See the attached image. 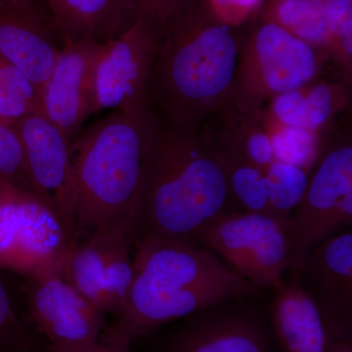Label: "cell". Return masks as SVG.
I'll return each mask as SVG.
<instances>
[{"label": "cell", "instance_id": "obj_1", "mask_svg": "<svg viewBox=\"0 0 352 352\" xmlns=\"http://www.w3.org/2000/svg\"><path fill=\"white\" fill-rule=\"evenodd\" d=\"M233 210H240L229 190L226 157L212 136L203 129L163 124L146 161L132 244L142 237L196 241L212 219Z\"/></svg>", "mask_w": 352, "mask_h": 352}, {"label": "cell", "instance_id": "obj_2", "mask_svg": "<svg viewBox=\"0 0 352 352\" xmlns=\"http://www.w3.org/2000/svg\"><path fill=\"white\" fill-rule=\"evenodd\" d=\"M133 280L126 307L104 333L133 340L177 319L261 288L240 276L196 241L142 237L134 241Z\"/></svg>", "mask_w": 352, "mask_h": 352}, {"label": "cell", "instance_id": "obj_3", "mask_svg": "<svg viewBox=\"0 0 352 352\" xmlns=\"http://www.w3.org/2000/svg\"><path fill=\"white\" fill-rule=\"evenodd\" d=\"M195 0L163 32L149 102L164 126L201 129L234 98L242 39Z\"/></svg>", "mask_w": 352, "mask_h": 352}, {"label": "cell", "instance_id": "obj_4", "mask_svg": "<svg viewBox=\"0 0 352 352\" xmlns=\"http://www.w3.org/2000/svg\"><path fill=\"white\" fill-rule=\"evenodd\" d=\"M162 126L152 108L113 111L72 142L74 244L98 233L131 238L146 161Z\"/></svg>", "mask_w": 352, "mask_h": 352}, {"label": "cell", "instance_id": "obj_5", "mask_svg": "<svg viewBox=\"0 0 352 352\" xmlns=\"http://www.w3.org/2000/svg\"><path fill=\"white\" fill-rule=\"evenodd\" d=\"M322 56L279 25L259 20L242 39L233 102L261 111L278 95L314 82Z\"/></svg>", "mask_w": 352, "mask_h": 352}, {"label": "cell", "instance_id": "obj_6", "mask_svg": "<svg viewBox=\"0 0 352 352\" xmlns=\"http://www.w3.org/2000/svg\"><path fill=\"white\" fill-rule=\"evenodd\" d=\"M73 239L38 197L0 179V267L30 278L62 272Z\"/></svg>", "mask_w": 352, "mask_h": 352}, {"label": "cell", "instance_id": "obj_7", "mask_svg": "<svg viewBox=\"0 0 352 352\" xmlns=\"http://www.w3.org/2000/svg\"><path fill=\"white\" fill-rule=\"evenodd\" d=\"M351 226L352 144L346 138L324 148L302 200L288 220L291 276L310 250Z\"/></svg>", "mask_w": 352, "mask_h": 352}, {"label": "cell", "instance_id": "obj_8", "mask_svg": "<svg viewBox=\"0 0 352 352\" xmlns=\"http://www.w3.org/2000/svg\"><path fill=\"white\" fill-rule=\"evenodd\" d=\"M288 221L233 210L215 217L196 241L258 288H274L289 270Z\"/></svg>", "mask_w": 352, "mask_h": 352}, {"label": "cell", "instance_id": "obj_9", "mask_svg": "<svg viewBox=\"0 0 352 352\" xmlns=\"http://www.w3.org/2000/svg\"><path fill=\"white\" fill-rule=\"evenodd\" d=\"M162 36L163 32L148 23L134 21L101 43L92 68L91 115L151 108L150 83Z\"/></svg>", "mask_w": 352, "mask_h": 352}, {"label": "cell", "instance_id": "obj_10", "mask_svg": "<svg viewBox=\"0 0 352 352\" xmlns=\"http://www.w3.org/2000/svg\"><path fill=\"white\" fill-rule=\"evenodd\" d=\"M258 298L219 303L186 317L164 352H278L268 310Z\"/></svg>", "mask_w": 352, "mask_h": 352}, {"label": "cell", "instance_id": "obj_11", "mask_svg": "<svg viewBox=\"0 0 352 352\" xmlns=\"http://www.w3.org/2000/svg\"><path fill=\"white\" fill-rule=\"evenodd\" d=\"M29 307L46 351L67 352L94 346L105 330L106 314L69 284L62 272L31 278Z\"/></svg>", "mask_w": 352, "mask_h": 352}, {"label": "cell", "instance_id": "obj_12", "mask_svg": "<svg viewBox=\"0 0 352 352\" xmlns=\"http://www.w3.org/2000/svg\"><path fill=\"white\" fill-rule=\"evenodd\" d=\"M131 248L129 234H95L72 245L62 274L104 314L118 316L133 280Z\"/></svg>", "mask_w": 352, "mask_h": 352}, {"label": "cell", "instance_id": "obj_13", "mask_svg": "<svg viewBox=\"0 0 352 352\" xmlns=\"http://www.w3.org/2000/svg\"><path fill=\"white\" fill-rule=\"evenodd\" d=\"M289 280L314 302L331 337L352 344L351 227L310 250Z\"/></svg>", "mask_w": 352, "mask_h": 352}, {"label": "cell", "instance_id": "obj_14", "mask_svg": "<svg viewBox=\"0 0 352 352\" xmlns=\"http://www.w3.org/2000/svg\"><path fill=\"white\" fill-rule=\"evenodd\" d=\"M13 126L19 133L36 195L56 212L74 244L71 141L41 112Z\"/></svg>", "mask_w": 352, "mask_h": 352}, {"label": "cell", "instance_id": "obj_15", "mask_svg": "<svg viewBox=\"0 0 352 352\" xmlns=\"http://www.w3.org/2000/svg\"><path fill=\"white\" fill-rule=\"evenodd\" d=\"M101 43L80 39L64 43L41 90V113L71 142L91 115L90 87L94 60Z\"/></svg>", "mask_w": 352, "mask_h": 352}, {"label": "cell", "instance_id": "obj_16", "mask_svg": "<svg viewBox=\"0 0 352 352\" xmlns=\"http://www.w3.org/2000/svg\"><path fill=\"white\" fill-rule=\"evenodd\" d=\"M60 50L38 14L0 4V56L23 72L39 94Z\"/></svg>", "mask_w": 352, "mask_h": 352}, {"label": "cell", "instance_id": "obj_17", "mask_svg": "<svg viewBox=\"0 0 352 352\" xmlns=\"http://www.w3.org/2000/svg\"><path fill=\"white\" fill-rule=\"evenodd\" d=\"M273 289L268 316L280 349L284 352H330L336 339L298 285L282 280Z\"/></svg>", "mask_w": 352, "mask_h": 352}, {"label": "cell", "instance_id": "obj_18", "mask_svg": "<svg viewBox=\"0 0 352 352\" xmlns=\"http://www.w3.org/2000/svg\"><path fill=\"white\" fill-rule=\"evenodd\" d=\"M64 43L92 39L103 43L131 25L124 0H46Z\"/></svg>", "mask_w": 352, "mask_h": 352}, {"label": "cell", "instance_id": "obj_19", "mask_svg": "<svg viewBox=\"0 0 352 352\" xmlns=\"http://www.w3.org/2000/svg\"><path fill=\"white\" fill-rule=\"evenodd\" d=\"M347 85L315 80L274 97L270 110L286 126L322 132L349 102Z\"/></svg>", "mask_w": 352, "mask_h": 352}, {"label": "cell", "instance_id": "obj_20", "mask_svg": "<svg viewBox=\"0 0 352 352\" xmlns=\"http://www.w3.org/2000/svg\"><path fill=\"white\" fill-rule=\"evenodd\" d=\"M258 18L279 25L329 58L327 0H264Z\"/></svg>", "mask_w": 352, "mask_h": 352}, {"label": "cell", "instance_id": "obj_21", "mask_svg": "<svg viewBox=\"0 0 352 352\" xmlns=\"http://www.w3.org/2000/svg\"><path fill=\"white\" fill-rule=\"evenodd\" d=\"M263 122L270 138L275 161L294 164L307 173L316 166L324 149L321 132L286 126L272 115L270 108H263Z\"/></svg>", "mask_w": 352, "mask_h": 352}, {"label": "cell", "instance_id": "obj_22", "mask_svg": "<svg viewBox=\"0 0 352 352\" xmlns=\"http://www.w3.org/2000/svg\"><path fill=\"white\" fill-rule=\"evenodd\" d=\"M222 153L226 157L229 190L237 208L276 219L268 201L265 173L242 157Z\"/></svg>", "mask_w": 352, "mask_h": 352}, {"label": "cell", "instance_id": "obj_23", "mask_svg": "<svg viewBox=\"0 0 352 352\" xmlns=\"http://www.w3.org/2000/svg\"><path fill=\"white\" fill-rule=\"evenodd\" d=\"M39 112L38 88L17 67L0 56V119L14 124Z\"/></svg>", "mask_w": 352, "mask_h": 352}, {"label": "cell", "instance_id": "obj_24", "mask_svg": "<svg viewBox=\"0 0 352 352\" xmlns=\"http://www.w3.org/2000/svg\"><path fill=\"white\" fill-rule=\"evenodd\" d=\"M268 201L275 217L288 221L307 190L308 173L302 168L274 161L266 168Z\"/></svg>", "mask_w": 352, "mask_h": 352}, {"label": "cell", "instance_id": "obj_25", "mask_svg": "<svg viewBox=\"0 0 352 352\" xmlns=\"http://www.w3.org/2000/svg\"><path fill=\"white\" fill-rule=\"evenodd\" d=\"M329 58L351 85L352 73V0H327Z\"/></svg>", "mask_w": 352, "mask_h": 352}, {"label": "cell", "instance_id": "obj_26", "mask_svg": "<svg viewBox=\"0 0 352 352\" xmlns=\"http://www.w3.org/2000/svg\"><path fill=\"white\" fill-rule=\"evenodd\" d=\"M0 179L36 196L28 173L19 133L13 124L2 119H0Z\"/></svg>", "mask_w": 352, "mask_h": 352}, {"label": "cell", "instance_id": "obj_27", "mask_svg": "<svg viewBox=\"0 0 352 352\" xmlns=\"http://www.w3.org/2000/svg\"><path fill=\"white\" fill-rule=\"evenodd\" d=\"M195 0H124L129 22L143 21L162 32Z\"/></svg>", "mask_w": 352, "mask_h": 352}, {"label": "cell", "instance_id": "obj_28", "mask_svg": "<svg viewBox=\"0 0 352 352\" xmlns=\"http://www.w3.org/2000/svg\"><path fill=\"white\" fill-rule=\"evenodd\" d=\"M38 340L14 311L0 280V352H36Z\"/></svg>", "mask_w": 352, "mask_h": 352}, {"label": "cell", "instance_id": "obj_29", "mask_svg": "<svg viewBox=\"0 0 352 352\" xmlns=\"http://www.w3.org/2000/svg\"><path fill=\"white\" fill-rule=\"evenodd\" d=\"M264 0H205L212 15L220 22L238 29L258 17Z\"/></svg>", "mask_w": 352, "mask_h": 352}, {"label": "cell", "instance_id": "obj_30", "mask_svg": "<svg viewBox=\"0 0 352 352\" xmlns=\"http://www.w3.org/2000/svg\"><path fill=\"white\" fill-rule=\"evenodd\" d=\"M131 344V340L113 337V336H109L103 332L100 340L94 346L78 349V351L67 352H131L129 351Z\"/></svg>", "mask_w": 352, "mask_h": 352}, {"label": "cell", "instance_id": "obj_31", "mask_svg": "<svg viewBox=\"0 0 352 352\" xmlns=\"http://www.w3.org/2000/svg\"><path fill=\"white\" fill-rule=\"evenodd\" d=\"M36 0H0V4L36 14Z\"/></svg>", "mask_w": 352, "mask_h": 352}, {"label": "cell", "instance_id": "obj_32", "mask_svg": "<svg viewBox=\"0 0 352 352\" xmlns=\"http://www.w3.org/2000/svg\"><path fill=\"white\" fill-rule=\"evenodd\" d=\"M330 352H352V344L335 340L331 346Z\"/></svg>", "mask_w": 352, "mask_h": 352}]
</instances>
